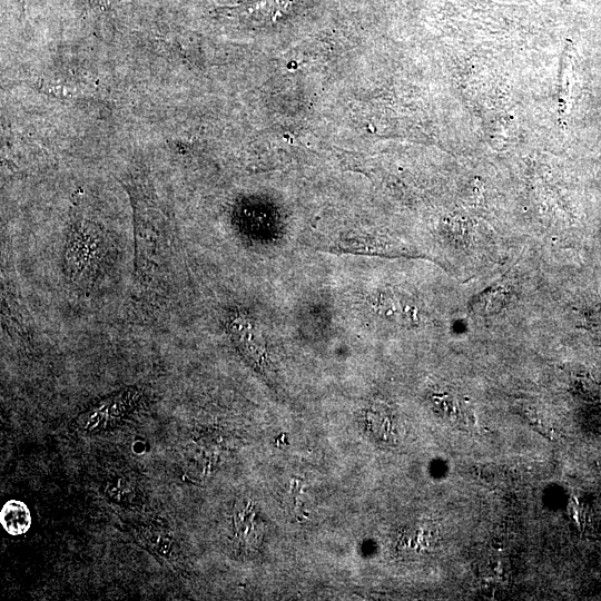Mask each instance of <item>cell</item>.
<instances>
[{"label":"cell","mask_w":601,"mask_h":601,"mask_svg":"<svg viewBox=\"0 0 601 601\" xmlns=\"http://www.w3.org/2000/svg\"><path fill=\"white\" fill-rule=\"evenodd\" d=\"M106 240L100 226L85 217L75 219L68 231L63 267L71 284L82 286L93 277L105 254Z\"/></svg>","instance_id":"cell-1"},{"label":"cell","mask_w":601,"mask_h":601,"mask_svg":"<svg viewBox=\"0 0 601 601\" xmlns=\"http://www.w3.org/2000/svg\"><path fill=\"white\" fill-rule=\"evenodd\" d=\"M140 398L141 391L139 388H122L80 413L75 421L76 425L87 433L110 428L128 416L139 404Z\"/></svg>","instance_id":"cell-2"},{"label":"cell","mask_w":601,"mask_h":601,"mask_svg":"<svg viewBox=\"0 0 601 601\" xmlns=\"http://www.w3.org/2000/svg\"><path fill=\"white\" fill-rule=\"evenodd\" d=\"M227 329L236 346L247 358L259 362L264 355V341L256 322L244 313H234L227 321Z\"/></svg>","instance_id":"cell-3"},{"label":"cell","mask_w":601,"mask_h":601,"mask_svg":"<svg viewBox=\"0 0 601 601\" xmlns=\"http://www.w3.org/2000/svg\"><path fill=\"white\" fill-rule=\"evenodd\" d=\"M377 313L387 319L412 325L418 322V311L405 296L393 290H381L373 299Z\"/></svg>","instance_id":"cell-4"},{"label":"cell","mask_w":601,"mask_h":601,"mask_svg":"<svg viewBox=\"0 0 601 601\" xmlns=\"http://www.w3.org/2000/svg\"><path fill=\"white\" fill-rule=\"evenodd\" d=\"M140 542L150 552L161 558H170L175 551L174 534L159 524H142L137 529Z\"/></svg>","instance_id":"cell-5"},{"label":"cell","mask_w":601,"mask_h":601,"mask_svg":"<svg viewBox=\"0 0 601 601\" xmlns=\"http://www.w3.org/2000/svg\"><path fill=\"white\" fill-rule=\"evenodd\" d=\"M0 523L10 535L24 534L31 526V513L24 502L7 501L0 511Z\"/></svg>","instance_id":"cell-6"},{"label":"cell","mask_w":601,"mask_h":601,"mask_svg":"<svg viewBox=\"0 0 601 601\" xmlns=\"http://www.w3.org/2000/svg\"><path fill=\"white\" fill-rule=\"evenodd\" d=\"M283 7V2L278 0H253L239 7L226 8L225 11L228 17L260 21L268 18L274 20L280 14Z\"/></svg>","instance_id":"cell-7"},{"label":"cell","mask_w":601,"mask_h":601,"mask_svg":"<svg viewBox=\"0 0 601 601\" xmlns=\"http://www.w3.org/2000/svg\"><path fill=\"white\" fill-rule=\"evenodd\" d=\"M106 494L119 504L132 503L138 496V487L135 482L124 475L111 476L105 484Z\"/></svg>","instance_id":"cell-8"},{"label":"cell","mask_w":601,"mask_h":601,"mask_svg":"<svg viewBox=\"0 0 601 601\" xmlns=\"http://www.w3.org/2000/svg\"><path fill=\"white\" fill-rule=\"evenodd\" d=\"M506 289L502 286H494L483 293L479 297L477 303L480 304L481 311L492 313L499 311L506 303Z\"/></svg>","instance_id":"cell-9"}]
</instances>
